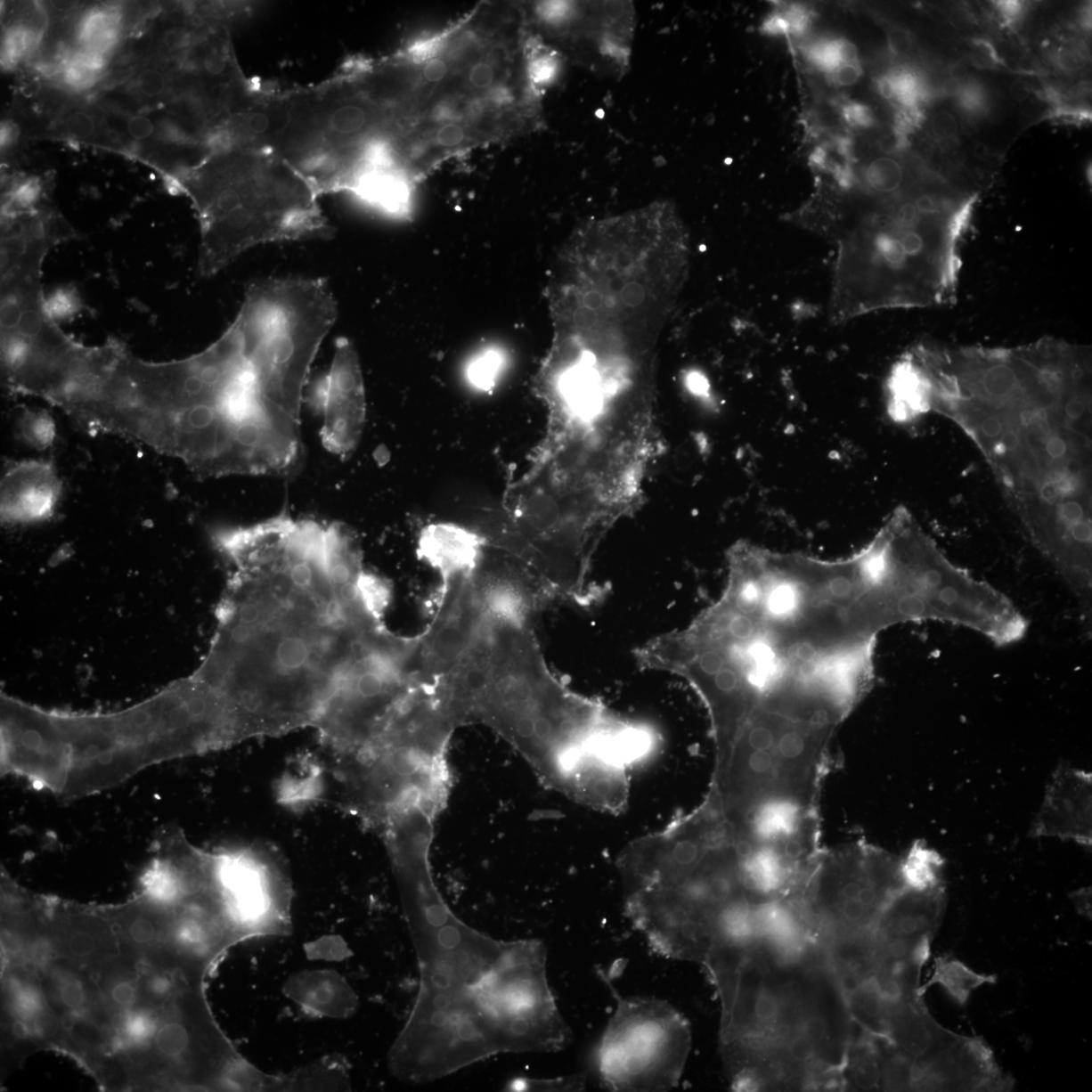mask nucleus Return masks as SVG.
<instances>
[{
  "mask_svg": "<svg viewBox=\"0 0 1092 1092\" xmlns=\"http://www.w3.org/2000/svg\"><path fill=\"white\" fill-rule=\"evenodd\" d=\"M17 432L22 443L36 451L47 450L53 444L56 436L53 419L44 410H22L17 422Z\"/></svg>",
  "mask_w": 1092,
  "mask_h": 1092,
  "instance_id": "4be33fe9",
  "label": "nucleus"
},
{
  "mask_svg": "<svg viewBox=\"0 0 1092 1092\" xmlns=\"http://www.w3.org/2000/svg\"><path fill=\"white\" fill-rule=\"evenodd\" d=\"M881 1082L879 1039L857 1031L842 1072V1090L878 1091Z\"/></svg>",
  "mask_w": 1092,
  "mask_h": 1092,
  "instance_id": "a211bd4d",
  "label": "nucleus"
},
{
  "mask_svg": "<svg viewBox=\"0 0 1092 1092\" xmlns=\"http://www.w3.org/2000/svg\"><path fill=\"white\" fill-rule=\"evenodd\" d=\"M878 91L880 94L884 97L885 100L892 101L895 99V91H894L893 82L892 78H890L889 76L881 77L878 80Z\"/></svg>",
  "mask_w": 1092,
  "mask_h": 1092,
  "instance_id": "49530a36",
  "label": "nucleus"
},
{
  "mask_svg": "<svg viewBox=\"0 0 1092 1092\" xmlns=\"http://www.w3.org/2000/svg\"><path fill=\"white\" fill-rule=\"evenodd\" d=\"M1072 897L1077 909L1080 910L1081 914L1087 917L1089 916L1090 917L1091 905L1090 902L1088 903V899H1090V892L1088 893V889H1083L1081 892L1074 893Z\"/></svg>",
  "mask_w": 1092,
  "mask_h": 1092,
  "instance_id": "c03bdc74",
  "label": "nucleus"
},
{
  "mask_svg": "<svg viewBox=\"0 0 1092 1092\" xmlns=\"http://www.w3.org/2000/svg\"><path fill=\"white\" fill-rule=\"evenodd\" d=\"M212 540L228 581L192 677L222 703L236 744L314 728L383 634L390 589L338 525L282 513Z\"/></svg>",
  "mask_w": 1092,
  "mask_h": 1092,
  "instance_id": "7ed1b4c3",
  "label": "nucleus"
},
{
  "mask_svg": "<svg viewBox=\"0 0 1092 1092\" xmlns=\"http://www.w3.org/2000/svg\"><path fill=\"white\" fill-rule=\"evenodd\" d=\"M888 628L862 550L829 560L739 542L720 598L633 655L641 670L691 686L716 743L746 725L836 735L872 689Z\"/></svg>",
  "mask_w": 1092,
  "mask_h": 1092,
  "instance_id": "f03ea898",
  "label": "nucleus"
},
{
  "mask_svg": "<svg viewBox=\"0 0 1092 1092\" xmlns=\"http://www.w3.org/2000/svg\"><path fill=\"white\" fill-rule=\"evenodd\" d=\"M481 535L454 525L426 527L419 540V555L439 573L473 567L485 551Z\"/></svg>",
  "mask_w": 1092,
  "mask_h": 1092,
  "instance_id": "dca6fc26",
  "label": "nucleus"
},
{
  "mask_svg": "<svg viewBox=\"0 0 1092 1092\" xmlns=\"http://www.w3.org/2000/svg\"><path fill=\"white\" fill-rule=\"evenodd\" d=\"M969 58L971 64L980 70L1000 71L1007 69L996 46L984 38L972 41Z\"/></svg>",
  "mask_w": 1092,
  "mask_h": 1092,
  "instance_id": "c85d7f7f",
  "label": "nucleus"
},
{
  "mask_svg": "<svg viewBox=\"0 0 1092 1092\" xmlns=\"http://www.w3.org/2000/svg\"><path fill=\"white\" fill-rule=\"evenodd\" d=\"M762 29V32L773 36L784 35L789 32L788 22L781 14H773V16L765 20Z\"/></svg>",
  "mask_w": 1092,
  "mask_h": 1092,
  "instance_id": "ea45409f",
  "label": "nucleus"
},
{
  "mask_svg": "<svg viewBox=\"0 0 1092 1092\" xmlns=\"http://www.w3.org/2000/svg\"><path fill=\"white\" fill-rule=\"evenodd\" d=\"M959 131V122L952 113L948 110L939 111L934 114L929 123V134L934 142L945 143V142H952L956 139Z\"/></svg>",
  "mask_w": 1092,
  "mask_h": 1092,
  "instance_id": "c756f323",
  "label": "nucleus"
},
{
  "mask_svg": "<svg viewBox=\"0 0 1092 1092\" xmlns=\"http://www.w3.org/2000/svg\"><path fill=\"white\" fill-rule=\"evenodd\" d=\"M923 998L912 994L892 1001L887 1023V1042L917 1068L933 1063L960 1037L933 1019Z\"/></svg>",
  "mask_w": 1092,
  "mask_h": 1092,
  "instance_id": "2eb2a0df",
  "label": "nucleus"
},
{
  "mask_svg": "<svg viewBox=\"0 0 1092 1092\" xmlns=\"http://www.w3.org/2000/svg\"><path fill=\"white\" fill-rule=\"evenodd\" d=\"M474 1031H475L474 1028L471 1027V1024L469 1023L463 1024L461 1028L460 1035L463 1039H469L474 1036Z\"/></svg>",
  "mask_w": 1092,
  "mask_h": 1092,
  "instance_id": "8fccbe9b",
  "label": "nucleus"
},
{
  "mask_svg": "<svg viewBox=\"0 0 1092 1092\" xmlns=\"http://www.w3.org/2000/svg\"><path fill=\"white\" fill-rule=\"evenodd\" d=\"M503 355L497 350H488L476 357L469 365L468 378L469 383L483 391H489L495 386L503 369Z\"/></svg>",
  "mask_w": 1092,
  "mask_h": 1092,
  "instance_id": "b1692460",
  "label": "nucleus"
},
{
  "mask_svg": "<svg viewBox=\"0 0 1092 1092\" xmlns=\"http://www.w3.org/2000/svg\"><path fill=\"white\" fill-rule=\"evenodd\" d=\"M166 185L191 199L196 209L199 273L206 279L253 247L334 233L319 194L288 162L263 148L231 145Z\"/></svg>",
  "mask_w": 1092,
  "mask_h": 1092,
  "instance_id": "0eeeda50",
  "label": "nucleus"
},
{
  "mask_svg": "<svg viewBox=\"0 0 1092 1092\" xmlns=\"http://www.w3.org/2000/svg\"><path fill=\"white\" fill-rule=\"evenodd\" d=\"M843 116L850 124L862 126V128H869L874 123L870 109L861 103H849L843 109Z\"/></svg>",
  "mask_w": 1092,
  "mask_h": 1092,
  "instance_id": "c9c22d12",
  "label": "nucleus"
},
{
  "mask_svg": "<svg viewBox=\"0 0 1092 1092\" xmlns=\"http://www.w3.org/2000/svg\"><path fill=\"white\" fill-rule=\"evenodd\" d=\"M85 309V305L77 293V289L62 287L55 289L46 297V310L49 316L55 322L70 320Z\"/></svg>",
  "mask_w": 1092,
  "mask_h": 1092,
  "instance_id": "a878e982",
  "label": "nucleus"
},
{
  "mask_svg": "<svg viewBox=\"0 0 1092 1092\" xmlns=\"http://www.w3.org/2000/svg\"><path fill=\"white\" fill-rule=\"evenodd\" d=\"M1031 94V87L1026 80L1015 79L1011 87H1009V94L1016 102H1026Z\"/></svg>",
  "mask_w": 1092,
  "mask_h": 1092,
  "instance_id": "79ce46f5",
  "label": "nucleus"
},
{
  "mask_svg": "<svg viewBox=\"0 0 1092 1092\" xmlns=\"http://www.w3.org/2000/svg\"><path fill=\"white\" fill-rule=\"evenodd\" d=\"M692 1046L689 1021L668 1001L618 998L596 1051L611 1091H669L679 1086Z\"/></svg>",
  "mask_w": 1092,
  "mask_h": 1092,
  "instance_id": "1a4fd4ad",
  "label": "nucleus"
},
{
  "mask_svg": "<svg viewBox=\"0 0 1092 1092\" xmlns=\"http://www.w3.org/2000/svg\"><path fill=\"white\" fill-rule=\"evenodd\" d=\"M844 1001L855 1026L862 1033L887 1041L890 1000L874 976L843 991Z\"/></svg>",
  "mask_w": 1092,
  "mask_h": 1092,
  "instance_id": "f3484780",
  "label": "nucleus"
},
{
  "mask_svg": "<svg viewBox=\"0 0 1092 1092\" xmlns=\"http://www.w3.org/2000/svg\"><path fill=\"white\" fill-rule=\"evenodd\" d=\"M116 340H117V339H116ZM116 340H115V341H116ZM115 343H116V342H115ZM115 343H114V346H115ZM114 346H113V349H114ZM111 351H113V350H111ZM110 354H111V353H110ZM109 358H110V357H109ZM108 362H109V359H108ZM108 362H107V363H108ZM106 365H107V364H106ZM104 368H106V366H104ZM103 370H104V369H103ZM102 373H101V376H102ZM101 376H100V378H101ZM99 379H97V380H99ZM96 383H97V381H96ZM95 385H96V384H95ZM95 385H94V386H95ZM94 387H93V390H94ZM93 390H92V392H93ZM92 392H91V394H92ZM91 394H89V395H91ZM88 396H89V395H88ZM88 396H87V399H88ZM87 399H86V401H87ZM86 402H85V403H86ZM85 403H84V405H85ZM84 405H82V406H84ZM82 406L80 407V409L82 408ZM80 409H79V410H80ZM79 410H78V411H79ZM78 411H77V412H78ZM77 413H76V414H77ZM73 417H74V416H73Z\"/></svg>",
  "mask_w": 1092,
  "mask_h": 1092,
  "instance_id": "864d4df0",
  "label": "nucleus"
},
{
  "mask_svg": "<svg viewBox=\"0 0 1092 1092\" xmlns=\"http://www.w3.org/2000/svg\"><path fill=\"white\" fill-rule=\"evenodd\" d=\"M833 74L836 85L851 86L857 84L860 77H861V69H860L859 64H843Z\"/></svg>",
  "mask_w": 1092,
  "mask_h": 1092,
  "instance_id": "4c0bfd02",
  "label": "nucleus"
},
{
  "mask_svg": "<svg viewBox=\"0 0 1092 1092\" xmlns=\"http://www.w3.org/2000/svg\"><path fill=\"white\" fill-rule=\"evenodd\" d=\"M945 861L936 851L925 843H917L902 856L904 884L916 889H930L944 884L942 869Z\"/></svg>",
  "mask_w": 1092,
  "mask_h": 1092,
  "instance_id": "aec40b11",
  "label": "nucleus"
},
{
  "mask_svg": "<svg viewBox=\"0 0 1092 1092\" xmlns=\"http://www.w3.org/2000/svg\"><path fill=\"white\" fill-rule=\"evenodd\" d=\"M864 183L867 189L875 192L892 193L901 189L905 183L904 170L899 161L880 157L867 167Z\"/></svg>",
  "mask_w": 1092,
  "mask_h": 1092,
  "instance_id": "5701e85b",
  "label": "nucleus"
},
{
  "mask_svg": "<svg viewBox=\"0 0 1092 1092\" xmlns=\"http://www.w3.org/2000/svg\"><path fill=\"white\" fill-rule=\"evenodd\" d=\"M447 1005H448V1000H447L446 997H444V996H438V997L436 998V1007H438V1008H444V1007H446V1006H447Z\"/></svg>",
  "mask_w": 1092,
  "mask_h": 1092,
  "instance_id": "603ef678",
  "label": "nucleus"
},
{
  "mask_svg": "<svg viewBox=\"0 0 1092 1092\" xmlns=\"http://www.w3.org/2000/svg\"><path fill=\"white\" fill-rule=\"evenodd\" d=\"M338 315L324 279H269L247 289L234 322L269 405L300 418L312 364Z\"/></svg>",
  "mask_w": 1092,
  "mask_h": 1092,
  "instance_id": "6e6552de",
  "label": "nucleus"
},
{
  "mask_svg": "<svg viewBox=\"0 0 1092 1092\" xmlns=\"http://www.w3.org/2000/svg\"><path fill=\"white\" fill-rule=\"evenodd\" d=\"M116 425L119 436L205 477L263 475L286 436L257 392L235 322L211 346L181 361L126 357Z\"/></svg>",
  "mask_w": 1092,
  "mask_h": 1092,
  "instance_id": "423d86ee",
  "label": "nucleus"
},
{
  "mask_svg": "<svg viewBox=\"0 0 1092 1092\" xmlns=\"http://www.w3.org/2000/svg\"><path fill=\"white\" fill-rule=\"evenodd\" d=\"M1044 119L1061 124L1081 126L1091 123L1092 116L1091 110L1088 108L1074 107L1063 102L1059 106L1052 107Z\"/></svg>",
  "mask_w": 1092,
  "mask_h": 1092,
  "instance_id": "7c9ffc66",
  "label": "nucleus"
},
{
  "mask_svg": "<svg viewBox=\"0 0 1092 1092\" xmlns=\"http://www.w3.org/2000/svg\"><path fill=\"white\" fill-rule=\"evenodd\" d=\"M177 72L167 73V70L147 69L142 71L134 80V89L147 99H156L169 94L175 88L174 80Z\"/></svg>",
  "mask_w": 1092,
  "mask_h": 1092,
  "instance_id": "cd10ccee",
  "label": "nucleus"
},
{
  "mask_svg": "<svg viewBox=\"0 0 1092 1092\" xmlns=\"http://www.w3.org/2000/svg\"><path fill=\"white\" fill-rule=\"evenodd\" d=\"M825 152L822 151L815 152L812 155V161L819 164V166H821V164H824L825 162Z\"/></svg>",
  "mask_w": 1092,
  "mask_h": 1092,
  "instance_id": "3c124183",
  "label": "nucleus"
},
{
  "mask_svg": "<svg viewBox=\"0 0 1092 1092\" xmlns=\"http://www.w3.org/2000/svg\"><path fill=\"white\" fill-rule=\"evenodd\" d=\"M784 17L788 22L789 32L795 34L803 33L807 25H809V16H807L803 7L799 5L792 6L791 9L785 13Z\"/></svg>",
  "mask_w": 1092,
  "mask_h": 1092,
  "instance_id": "58836bf2",
  "label": "nucleus"
},
{
  "mask_svg": "<svg viewBox=\"0 0 1092 1092\" xmlns=\"http://www.w3.org/2000/svg\"><path fill=\"white\" fill-rule=\"evenodd\" d=\"M116 341H117V340H116ZM115 346H116V343H115ZM114 348H115V346H114ZM113 350H114V349H113ZM111 354H113V353H111ZM110 355H111V354H110ZM109 359H110V358H109ZM103 371H104V370H103ZM102 372H103V371H102ZM97 381H99V380H97ZM96 384H97V383H96ZM94 387H95V386H94ZM93 391H94V390H93ZM92 393H93V392H92ZM88 398H89V396H88ZM87 400H88V399H87ZM86 402H87V401H86ZM85 405H86V403H85ZM85 405H84V406H85ZM84 406H82V407H84ZM78 412H79V411H78ZM78 412H77V413H78ZM77 415H76V417H77ZM76 417H74V418H76Z\"/></svg>",
  "mask_w": 1092,
  "mask_h": 1092,
  "instance_id": "5fc2aeb1",
  "label": "nucleus"
},
{
  "mask_svg": "<svg viewBox=\"0 0 1092 1092\" xmlns=\"http://www.w3.org/2000/svg\"><path fill=\"white\" fill-rule=\"evenodd\" d=\"M446 1021H447V1016L444 1013H441V1012L436 1013L432 1017V1023L434 1024H436V1026L438 1027L444 1026V1024L446 1023Z\"/></svg>",
  "mask_w": 1092,
  "mask_h": 1092,
  "instance_id": "09e8293b",
  "label": "nucleus"
},
{
  "mask_svg": "<svg viewBox=\"0 0 1092 1092\" xmlns=\"http://www.w3.org/2000/svg\"><path fill=\"white\" fill-rule=\"evenodd\" d=\"M901 864L902 857L863 842L822 849L799 900L815 937L873 932L905 886Z\"/></svg>",
  "mask_w": 1092,
  "mask_h": 1092,
  "instance_id": "9d476101",
  "label": "nucleus"
},
{
  "mask_svg": "<svg viewBox=\"0 0 1092 1092\" xmlns=\"http://www.w3.org/2000/svg\"><path fill=\"white\" fill-rule=\"evenodd\" d=\"M998 12L1005 24L1013 27L1017 21L1023 17V12H1026V4L1022 2H1015V0H1004V2H993Z\"/></svg>",
  "mask_w": 1092,
  "mask_h": 1092,
  "instance_id": "f704fd0d",
  "label": "nucleus"
},
{
  "mask_svg": "<svg viewBox=\"0 0 1092 1092\" xmlns=\"http://www.w3.org/2000/svg\"><path fill=\"white\" fill-rule=\"evenodd\" d=\"M20 136V129L17 125L12 122H5L2 126V147L6 148L12 146Z\"/></svg>",
  "mask_w": 1092,
  "mask_h": 1092,
  "instance_id": "37998d69",
  "label": "nucleus"
},
{
  "mask_svg": "<svg viewBox=\"0 0 1092 1092\" xmlns=\"http://www.w3.org/2000/svg\"><path fill=\"white\" fill-rule=\"evenodd\" d=\"M394 67L396 151L414 188L448 159L535 126L525 42L490 3L395 52Z\"/></svg>",
  "mask_w": 1092,
  "mask_h": 1092,
  "instance_id": "39448f33",
  "label": "nucleus"
},
{
  "mask_svg": "<svg viewBox=\"0 0 1092 1092\" xmlns=\"http://www.w3.org/2000/svg\"><path fill=\"white\" fill-rule=\"evenodd\" d=\"M441 944L447 948H452L459 944L460 941V933L454 927H446L441 931L439 934Z\"/></svg>",
  "mask_w": 1092,
  "mask_h": 1092,
  "instance_id": "a18cd8bd",
  "label": "nucleus"
},
{
  "mask_svg": "<svg viewBox=\"0 0 1092 1092\" xmlns=\"http://www.w3.org/2000/svg\"><path fill=\"white\" fill-rule=\"evenodd\" d=\"M997 982V975L978 974L953 957L941 956L934 959L932 976L929 982L919 987V994L924 997L933 985H940L957 1005L964 1007L968 1004L972 992L979 987Z\"/></svg>",
  "mask_w": 1092,
  "mask_h": 1092,
  "instance_id": "6ab92c4d",
  "label": "nucleus"
},
{
  "mask_svg": "<svg viewBox=\"0 0 1092 1092\" xmlns=\"http://www.w3.org/2000/svg\"><path fill=\"white\" fill-rule=\"evenodd\" d=\"M882 1091H916L917 1065L885 1039H880Z\"/></svg>",
  "mask_w": 1092,
  "mask_h": 1092,
  "instance_id": "412c9836",
  "label": "nucleus"
},
{
  "mask_svg": "<svg viewBox=\"0 0 1092 1092\" xmlns=\"http://www.w3.org/2000/svg\"><path fill=\"white\" fill-rule=\"evenodd\" d=\"M927 409L982 451L1030 540L1062 578L1091 570V354L1046 338L941 348Z\"/></svg>",
  "mask_w": 1092,
  "mask_h": 1092,
  "instance_id": "20e7f679",
  "label": "nucleus"
},
{
  "mask_svg": "<svg viewBox=\"0 0 1092 1092\" xmlns=\"http://www.w3.org/2000/svg\"><path fill=\"white\" fill-rule=\"evenodd\" d=\"M837 53H839L841 64H859L858 50L854 44L849 41L840 40L837 44Z\"/></svg>",
  "mask_w": 1092,
  "mask_h": 1092,
  "instance_id": "a19ab883",
  "label": "nucleus"
},
{
  "mask_svg": "<svg viewBox=\"0 0 1092 1092\" xmlns=\"http://www.w3.org/2000/svg\"><path fill=\"white\" fill-rule=\"evenodd\" d=\"M888 48L892 54L902 56L908 54L914 46L911 34L908 29L893 28L887 34Z\"/></svg>",
  "mask_w": 1092,
  "mask_h": 1092,
  "instance_id": "72a5a7b5",
  "label": "nucleus"
},
{
  "mask_svg": "<svg viewBox=\"0 0 1092 1092\" xmlns=\"http://www.w3.org/2000/svg\"><path fill=\"white\" fill-rule=\"evenodd\" d=\"M962 113L970 118H983L990 110V99L984 86L974 79H963L954 97Z\"/></svg>",
  "mask_w": 1092,
  "mask_h": 1092,
  "instance_id": "393cba45",
  "label": "nucleus"
},
{
  "mask_svg": "<svg viewBox=\"0 0 1092 1092\" xmlns=\"http://www.w3.org/2000/svg\"><path fill=\"white\" fill-rule=\"evenodd\" d=\"M837 44L839 41H832L815 46L811 52V61L817 64L819 69L833 73L842 65L837 53Z\"/></svg>",
  "mask_w": 1092,
  "mask_h": 1092,
  "instance_id": "473e14b6",
  "label": "nucleus"
},
{
  "mask_svg": "<svg viewBox=\"0 0 1092 1092\" xmlns=\"http://www.w3.org/2000/svg\"><path fill=\"white\" fill-rule=\"evenodd\" d=\"M1051 59L1060 71L1066 74L1080 73L1088 64V51L1081 41H1064L1053 50Z\"/></svg>",
  "mask_w": 1092,
  "mask_h": 1092,
  "instance_id": "bb28decb",
  "label": "nucleus"
},
{
  "mask_svg": "<svg viewBox=\"0 0 1092 1092\" xmlns=\"http://www.w3.org/2000/svg\"><path fill=\"white\" fill-rule=\"evenodd\" d=\"M126 130L130 136L137 141L151 138L155 131L153 123L144 116H134L126 122Z\"/></svg>",
  "mask_w": 1092,
  "mask_h": 1092,
  "instance_id": "e433bc0d",
  "label": "nucleus"
},
{
  "mask_svg": "<svg viewBox=\"0 0 1092 1092\" xmlns=\"http://www.w3.org/2000/svg\"><path fill=\"white\" fill-rule=\"evenodd\" d=\"M205 965L159 903L89 905L29 892L2 929V1039L14 1057L56 1051L109 1091L208 1087L216 1037Z\"/></svg>",
  "mask_w": 1092,
  "mask_h": 1092,
  "instance_id": "f257e3e1",
  "label": "nucleus"
},
{
  "mask_svg": "<svg viewBox=\"0 0 1092 1092\" xmlns=\"http://www.w3.org/2000/svg\"><path fill=\"white\" fill-rule=\"evenodd\" d=\"M946 909L945 884L905 885L888 902L873 930L881 960L926 963Z\"/></svg>",
  "mask_w": 1092,
  "mask_h": 1092,
  "instance_id": "f8f14e48",
  "label": "nucleus"
},
{
  "mask_svg": "<svg viewBox=\"0 0 1092 1092\" xmlns=\"http://www.w3.org/2000/svg\"><path fill=\"white\" fill-rule=\"evenodd\" d=\"M64 126L67 133L78 139H88L94 136L96 124L94 117L86 111H76L65 118Z\"/></svg>",
  "mask_w": 1092,
  "mask_h": 1092,
  "instance_id": "2f4dec72",
  "label": "nucleus"
},
{
  "mask_svg": "<svg viewBox=\"0 0 1092 1092\" xmlns=\"http://www.w3.org/2000/svg\"><path fill=\"white\" fill-rule=\"evenodd\" d=\"M1091 774L1060 765L1047 786L1031 828L1034 837H1058L1091 847Z\"/></svg>",
  "mask_w": 1092,
  "mask_h": 1092,
  "instance_id": "ddd939ff",
  "label": "nucleus"
},
{
  "mask_svg": "<svg viewBox=\"0 0 1092 1092\" xmlns=\"http://www.w3.org/2000/svg\"><path fill=\"white\" fill-rule=\"evenodd\" d=\"M61 493V480L51 462H13L0 485L2 519L10 525L47 520L53 516Z\"/></svg>",
  "mask_w": 1092,
  "mask_h": 1092,
  "instance_id": "4468645a",
  "label": "nucleus"
},
{
  "mask_svg": "<svg viewBox=\"0 0 1092 1092\" xmlns=\"http://www.w3.org/2000/svg\"><path fill=\"white\" fill-rule=\"evenodd\" d=\"M1079 21H1080L1081 28H1083L1084 29H1087V31H1090V29H1091V5L1090 4L1089 5L1087 4L1081 7L1080 12Z\"/></svg>",
  "mask_w": 1092,
  "mask_h": 1092,
  "instance_id": "de8ad7c7",
  "label": "nucleus"
},
{
  "mask_svg": "<svg viewBox=\"0 0 1092 1092\" xmlns=\"http://www.w3.org/2000/svg\"><path fill=\"white\" fill-rule=\"evenodd\" d=\"M308 399L321 418L322 444L329 452L347 458L361 441L366 414L361 365L347 338L336 340L330 369L311 388Z\"/></svg>",
  "mask_w": 1092,
  "mask_h": 1092,
  "instance_id": "9b49d317",
  "label": "nucleus"
}]
</instances>
